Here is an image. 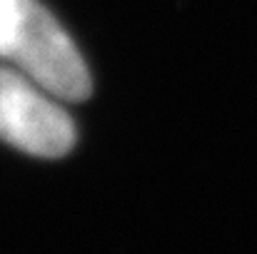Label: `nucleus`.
<instances>
[{"label": "nucleus", "mask_w": 257, "mask_h": 254, "mask_svg": "<svg viewBox=\"0 0 257 254\" xmlns=\"http://www.w3.org/2000/svg\"><path fill=\"white\" fill-rule=\"evenodd\" d=\"M8 58L25 78L60 100H85L92 92L90 73L63 25L38 3L23 0V15Z\"/></svg>", "instance_id": "obj_1"}, {"label": "nucleus", "mask_w": 257, "mask_h": 254, "mask_svg": "<svg viewBox=\"0 0 257 254\" xmlns=\"http://www.w3.org/2000/svg\"><path fill=\"white\" fill-rule=\"evenodd\" d=\"M23 15V0H0V58H8Z\"/></svg>", "instance_id": "obj_3"}, {"label": "nucleus", "mask_w": 257, "mask_h": 254, "mask_svg": "<svg viewBox=\"0 0 257 254\" xmlns=\"http://www.w3.org/2000/svg\"><path fill=\"white\" fill-rule=\"evenodd\" d=\"M18 70H0V140L35 155L63 157L75 145L70 115Z\"/></svg>", "instance_id": "obj_2"}]
</instances>
